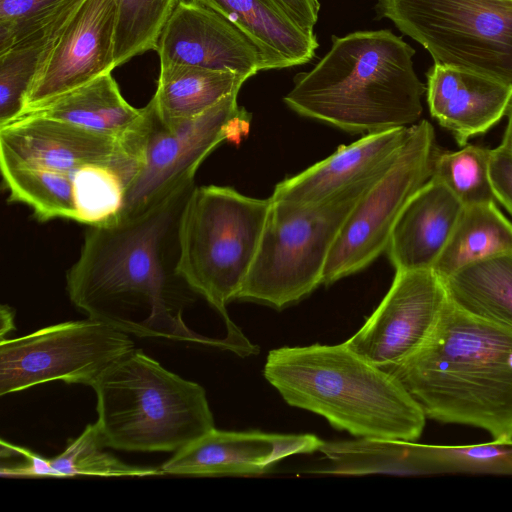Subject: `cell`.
<instances>
[{"instance_id": "44dd1931", "label": "cell", "mask_w": 512, "mask_h": 512, "mask_svg": "<svg viewBox=\"0 0 512 512\" xmlns=\"http://www.w3.org/2000/svg\"><path fill=\"white\" fill-rule=\"evenodd\" d=\"M140 113L141 108L131 106L124 99L109 72L23 112L17 118L43 117L95 133L120 137Z\"/></svg>"}, {"instance_id": "83f0119b", "label": "cell", "mask_w": 512, "mask_h": 512, "mask_svg": "<svg viewBox=\"0 0 512 512\" xmlns=\"http://www.w3.org/2000/svg\"><path fill=\"white\" fill-rule=\"evenodd\" d=\"M490 149L466 144L456 151L438 148L431 178L443 183L463 206L496 202L489 178Z\"/></svg>"}, {"instance_id": "d6986e66", "label": "cell", "mask_w": 512, "mask_h": 512, "mask_svg": "<svg viewBox=\"0 0 512 512\" xmlns=\"http://www.w3.org/2000/svg\"><path fill=\"white\" fill-rule=\"evenodd\" d=\"M463 209L441 182L430 178L407 202L386 253L395 270L432 269Z\"/></svg>"}, {"instance_id": "8992f818", "label": "cell", "mask_w": 512, "mask_h": 512, "mask_svg": "<svg viewBox=\"0 0 512 512\" xmlns=\"http://www.w3.org/2000/svg\"><path fill=\"white\" fill-rule=\"evenodd\" d=\"M271 199L252 198L231 187H196L179 225L178 271L190 288L223 318L226 339L241 357L257 354L230 319L226 306L237 299L255 259Z\"/></svg>"}, {"instance_id": "7402d4cb", "label": "cell", "mask_w": 512, "mask_h": 512, "mask_svg": "<svg viewBox=\"0 0 512 512\" xmlns=\"http://www.w3.org/2000/svg\"><path fill=\"white\" fill-rule=\"evenodd\" d=\"M508 253H512V222L496 202L467 205L432 270L444 280L469 264Z\"/></svg>"}, {"instance_id": "30bf717a", "label": "cell", "mask_w": 512, "mask_h": 512, "mask_svg": "<svg viewBox=\"0 0 512 512\" xmlns=\"http://www.w3.org/2000/svg\"><path fill=\"white\" fill-rule=\"evenodd\" d=\"M438 147L427 120L409 127L395 160L364 192L344 222L324 270L330 285L386 252L394 225L410 198L431 178Z\"/></svg>"}, {"instance_id": "4dcf8cb0", "label": "cell", "mask_w": 512, "mask_h": 512, "mask_svg": "<svg viewBox=\"0 0 512 512\" xmlns=\"http://www.w3.org/2000/svg\"><path fill=\"white\" fill-rule=\"evenodd\" d=\"M489 178L496 201L512 215V150L502 143L490 149Z\"/></svg>"}, {"instance_id": "3957f363", "label": "cell", "mask_w": 512, "mask_h": 512, "mask_svg": "<svg viewBox=\"0 0 512 512\" xmlns=\"http://www.w3.org/2000/svg\"><path fill=\"white\" fill-rule=\"evenodd\" d=\"M308 72L294 77L284 103L294 112L350 133H376L415 124L425 92L415 50L391 30L332 37Z\"/></svg>"}, {"instance_id": "7c38bea8", "label": "cell", "mask_w": 512, "mask_h": 512, "mask_svg": "<svg viewBox=\"0 0 512 512\" xmlns=\"http://www.w3.org/2000/svg\"><path fill=\"white\" fill-rule=\"evenodd\" d=\"M447 300L444 282L432 269L397 270L381 303L344 345L390 372L427 341Z\"/></svg>"}, {"instance_id": "d590c367", "label": "cell", "mask_w": 512, "mask_h": 512, "mask_svg": "<svg viewBox=\"0 0 512 512\" xmlns=\"http://www.w3.org/2000/svg\"><path fill=\"white\" fill-rule=\"evenodd\" d=\"M490 1L500 4V5H503V6L512 7V0H490Z\"/></svg>"}, {"instance_id": "9a60e30c", "label": "cell", "mask_w": 512, "mask_h": 512, "mask_svg": "<svg viewBox=\"0 0 512 512\" xmlns=\"http://www.w3.org/2000/svg\"><path fill=\"white\" fill-rule=\"evenodd\" d=\"M160 67L185 65L252 77L264 71L258 49L226 18L192 0H179L156 49Z\"/></svg>"}, {"instance_id": "8fae6325", "label": "cell", "mask_w": 512, "mask_h": 512, "mask_svg": "<svg viewBox=\"0 0 512 512\" xmlns=\"http://www.w3.org/2000/svg\"><path fill=\"white\" fill-rule=\"evenodd\" d=\"M135 348L128 334L90 318L7 338L0 341V395L56 380L92 386Z\"/></svg>"}, {"instance_id": "4316f807", "label": "cell", "mask_w": 512, "mask_h": 512, "mask_svg": "<svg viewBox=\"0 0 512 512\" xmlns=\"http://www.w3.org/2000/svg\"><path fill=\"white\" fill-rule=\"evenodd\" d=\"M179 0H117L115 68L156 50L160 35Z\"/></svg>"}, {"instance_id": "d6a6232c", "label": "cell", "mask_w": 512, "mask_h": 512, "mask_svg": "<svg viewBox=\"0 0 512 512\" xmlns=\"http://www.w3.org/2000/svg\"><path fill=\"white\" fill-rule=\"evenodd\" d=\"M290 16L307 32H314L318 21V0H277Z\"/></svg>"}, {"instance_id": "cb8c5ba5", "label": "cell", "mask_w": 512, "mask_h": 512, "mask_svg": "<svg viewBox=\"0 0 512 512\" xmlns=\"http://www.w3.org/2000/svg\"><path fill=\"white\" fill-rule=\"evenodd\" d=\"M443 282L457 307L512 328V253L469 264Z\"/></svg>"}, {"instance_id": "5bb4252c", "label": "cell", "mask_w": 512, "mask_h": 512, "mask_svg": "<svg viewBox=\"0 0 512 512\" xmlns=\"http://www.w3.org/2000/svg\"><path fill=\"white\" fill-rule=\"evenodd\" d=\"M116 16L117 0L84 1L40 65L22 113L113 71Z\"/></svg>"}, {"instance_id": "277c9868", "label": "cell", "mask_w": 512, "mask_h": 512, "mask_svg": "<svg viewBox=\"0 0 512 512\" xmlns=\"http://www.w3.org/2000/svg\"><path fill=\"white\" fill-rule=\"evenodd\" d=\"M264 377L291 406L361 438L413 441L426 416L400 381L344 343L271 350Z\"/></svg>"}, {"instance_id": "52a82bcc", "label": "cell", "mask_w": 512, "mask_h": 512, "mask_svg": "<svg viewBox=\"0 0 512 512\" xmlns=\"http://www.w3.org/2000/svg\"><path fill=\"white\" fill-rule=\"evenodd\" d=\"M237 96L238 92L228 95L188 119H163L153 99L141 108L139 117L119 137L132 178L116 220L145 212L194 179L201 163L220 143H239L247 136L251 114L238 105Z\"/></svg>"}, {"instance_id": "836d02e7", "label": "cell", "mask_w": 512, "mask_h": 512, "mask_svg": "<svg viewBox=\"0 0 512 512\" xmlns=\"http://www.w3.org/2000/svg\"><path fill=\"white\" fill-rule=\"evenodd\" d=\"M15 311L8 305H1L0 308V341L7 339L8 335L16 329Z\"/></svg>"}, {"instance_id": "2e32d148", "label": "cell", "mask_w": 512, "mask_h": 512, "mask_svg": "<svg viewBox=\"0 0 512 512\" xmlns=\"http://www.w3.org/2000/svg\"><path fill=\"white\" fill-rule=\"evenodd\" d=\"M323 443L313 434L235 432L214 428L174 452L160 469L163 474L192 476L261 474L284 458L318 451Z\"/></svg>"}, {"instance_id": "603a6c76", "label": "cell", "mask_w": 512, "mask_h": 512, "mask_svg": "<svg viewBox=\"0 0 512 512\" xmlns=\"http://www.w3.org/2000/svg\"><path fill=\"white\" fill-rule=\"evenodd\" d=\"M247 79L232 71L185 65L162 66L152 99L165 120L193 118L228 95L239 92Z\"/></svg>"}, {"instance_id": "5b68a950", "label": "cell", "mask_w": 512, "mask_h": 512, "mask_svg": "<svg viewBox=\"0 0 512 512\" xmlns=\"http://www.w3.org/2000/svg\"><path fill=\"white\" fill-rule=\"evenodd\" d=\"M107 448L176 452L215 428L205 389L135 348L91 386Z\"/></svg>"}, {"instance_id": "f546056e", "label": "cell", "mask_w": 512, "mask_h": 512, "mask_svg": "<svg viewBox=\"0 0 512 512\" xmlns=\"http://www.w3.org/2000/svg\"><path fill=\"white\" fill-rule=\"evenodd\" d=\"M85 0H0V52L77 11Z\"/></svg>"}, {"instance_id": "f1b7e54d", "label": "cell", "mask_w": 512, "mask_h": 512, "mask_svg": "<svg viewBox=\"0 0 512 512\" xmlns=\"http://www.w3.org/2000/svg\"><path fill=\"white\" fill-rule=\"evenodd\" d=\"M105 448L107 447L102 441L96 423L88 424L78 437L68 442L59 455L50 459L55 477L76 475L143 477L163 474L160 468L127 464L105 451Z\"/></svg>"}, {"instance_id": "7a4b0ae2", "label": "cell", "mask_w": 512, "mask_h": 512, "mask_svg": "<svg viewBox=\"0 0 512 512\" xmlns=\"http://www.w3.org/2000/svg\"><path fill=\"white\" fill-rule=\"evenodd\" d=\"M441 423L476 427L512 440V328L447 300L427 341L389 372Z\"/></svg>"}, {"instance_id": "ffe728a7", "label": "cell", "mask_w": 512, "mask_h": 512, "mask_svg": "<svg viewBox=\"0 0 512 512\" xmlns=\"http://www.w3.org/2000/svg\"><path fill=\"white\" fill-rule=\"evenodd\" d=\"M232 23L258 49L264 70L306 64L319 47L277 0H192Z\"/></svg>"}, {"instance_id": "d4e9b609", "label": "cell", "mask_w": 512, "mask_h": 512, "mask_svg": "<svg viewBox=\"0 0 512 512\" xmlns=\"http://www.w3.org/2000/svg\"><path fill=\"white\" fill-rule=\"evenodd\" d=\"M74 14L57 20L33 37L0 52V127L14 121L22 113L26 93L40 65Z\"/></svg>"}, {"instance_id": "9c48e42d", "label": "cell", "mask_w": 512, "mask_h": 512, "mask_svg": "<svg viewBox=\"0 0 512 512\" xmlns=\"http://www.w3.org/2000/svg\"><path fill=\"white\" fill-rule=\"evenodd\" d=\"M375 10L434 63L512 85V7L490 0H376Z\"/></svg>"}, {"instance_id": "e575fe53", "label": "cell", "mask_w": 512, "mask_h": 512, "mask_svg": "<svg viewBox=\"0 0 512 512\" xmlns=\"http://www.w3.org/2000/svg\"><path fill=\"white\" fill-rule=\"evenodd\" d=\"M506 116L508 118L507 126L505 129V133L503 136L502 144L507 146L509 149L512 150V100L510 102V105L508 107Z\"/></svg>"}, {"instance_id": "ba28073f", "label": "cell", "mask_w": 512, "mask_h": 512, "mask_svg": "<svg viewBox=\"0 0 512 512\" xmlns=\"http://www.w3.org/2000/svg\"><path fill=\"white\" fill-rule=\"evenodd\" d=\"M378 178L316 204L270 198L259 247L237 299L283 309L322 284L327 259L344 222Z\"/></svg>"}, {"instance_id": "484cf974", "label": "cell", "mask_w": 512, "mask_h": 512, "mask_svg": "<svg viewBox=\"0 0 512 512\" xmlns=\"http://www.w3.org/2000/svg\"><path fill=\"white\" fill-rule=\"evenodd\" d=\"M444 473L512 475V440L460 446L412 442L411 475Z\"/></svg>"}, {"instance_id": "ac0fdd59", "label": "cell", "mask_w": 512, "mask_h": 512, "mask_svg": "<svg viewBox=\"0 0 512 512\" xmlns=\"http://www.w3.org/2000/svg\"><path fill=\"white\" fill-rule=\"evenodd\" d=\"M511 100L512 85L467 69L434 63L427 73L430 114L461 147L496 125Z\"/></svg>"}, {"instance_id": "1f68e13d", "label": "cell", "mask_w": 512, "mask_h": 512, "mask_svg": "<svg viewBox=\"0 0 512 512\" xmlns=\"http://www.w3.org/2000/svg\"><path fill=\"white\" fill-rule=\"evenodd\" d=\"M18 453L25 459L24 463L14 466L2 465L0 472L6 477H43L54 476L55 472L50 464V459L44 458L33 451L16 446Z\"/></svg>"}, {"instance_id": "6da1fadb", "label": "cell", "mask_w": 512, "mask_h": 512, "mask_svg": "<svg viewBox=\"0 0 512 512\" xmlns=\"http://www.w3.org/2000/svg\"><path fill=\"white\" fill-rule=\"evenodd\" d=\"M194 188L190 179L145 212L89 226L66 276L71 303L128 335L232 351L226 338L198 334L183 319L197 295L178 271L180 219Z\"/></svg>"}, {"instance_id": "4fadbf2b", "label": "cell", "mask_w": 512, "mask_h": 512, "mask_svg": "<svg viewBox=\"0 0 512 512\" xmlns=\"http://www.w3.org/2000/svg\"><path fill=\"white\" fill-rule=\"evenodd\" d=\"M0 164L64 176L73 183L86 167L117 166L130 180L119 137L43 117H21L0 127Z\"/></svg>"}, {"instance_id": "e0dca14e", "label": "cell", "mask_w": 512, "mask_h": 512, "mask_svg": "<svg viewBox=\"0 0 512 512\" xmlns=\"http://www.w3.org/2000/svg\"><path fill=\"white\" fill-rule=\"evenodd\" d=\"M409 127L365 134L349 145L339 146L329 157L279 182L270 198L302 205L316 204L378 178L395 160Z\"/></svg>"}]
</instances>
